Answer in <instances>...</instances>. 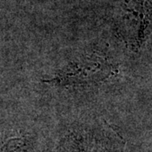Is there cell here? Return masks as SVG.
Instances as JSON below:
<instances>
[{
	"instance_id": "obj_1",
	"label": "cell",
	"mask_w": 152,
	"mask_h": 152,
	"mask_svg": "<svg viewBox=\"0 0 152 152\" xmlns=\"http://www.w3.org/2000/svg\"><path fill=\"white\" fill-rule=\"evenodd\" d=\"M3 152H35L27 141L22 139H13L5 145Z\"/></svg>"
}]
</instances>
